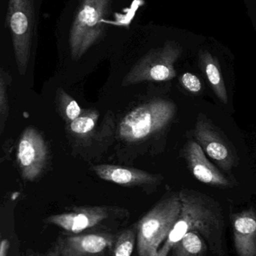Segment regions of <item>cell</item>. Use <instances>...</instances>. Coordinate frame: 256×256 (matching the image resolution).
I'll return each instance as SVG.
<instances>
[{
  "label": "cell",
  "mask_w": 256,
  "mask_h": 256,
  "mask_svg": "<svg viewBox=\"0 0 256 256\" xmlns=\"http://www.w3.org/2000/svg\"><path fill=\"white\" fill-rule=\"evenodd\" d=\"M27 256H35L34 254H30V255H29Z\"/></svg>",
  "instance_id": "7402d4cb"
},
{
  "label": "cell",
  "mask_w": 256,
  "mask_h": 256,
  "mask_svg": "<svg viewBox=\"0 0 256 256\" xmlns=\"http://www.w3.org/2000/svg\"><path fill=\"white\" fill-rule=\"evenodd\" d=\"M175 112V104L165 99H156L140 105L123 118L119 126V135L129 142L145 140L168 126Z\"/></svg>",
  "instance_id": "3957f363"
},
{
  "label": "cell",
  "mask_w": 256,
  "mask_h": 256,
  "mask_svg": "<svg viewBox=\"0 0 256 256\" xmlns=\"http://www.w3.org/2000/svg\"><path fill=\"white\" fill-rule=\"evenodd\" d=\"M198 64L208 80L209 84L216 97L224 104H227L228 102V92L221 73L219 62L208 51L201 50L198 54Z\"/></svg>",
  "instance_id": "7c38bea8"
},
{
  "label": "cell",
  "mask_w": 256,
  "mask_h": 256,
  "mask_svg": "<svg viewBox=\"0 0 256 256\" xmlns=\"http://www.w3.org/2000/svg\"><path fill=\"white\" fill-rule=\"evenodd\" d=\"M98 118L99 114L97 111H88L80 116L76 120L71 122L69 128L73 134L84 136L90 134L94 130Z\"/></svg>",
  "instance_id": "9a60e30c"
},
{
  "label": "cell",
  "mask_w": 256,
  "mask_h": 256,
  "mask_svg": "<svg viewBox=\"0 0 256 256\" xmlns=\"http://www.w3.org/2000/svg\"><path fill=\"white\" fill-rule=\"evenodd\" d=\"M181 212L180 192L170 194L158 202L138 221L137 251L138 256H156Z\"/></svg>",
  "instance_id": "7a4b0ae2"
},
{
  "label": "cell",
  "mask_w": 256,
  "mask_h": 256,
  "mask_svg": "<svg viewBox=\"0 0 256 256\" xmlns=\"http://www.w3.org/2000/svg\"><path fill=\"white\" fill-rule=\"evenodd\" d=\"M10 242L7 238L3 239L0 243V256H8Z\"/></svg>",
  "instance_id": "ffe728a7"
},
{
  "label": "cell",
  "mask_w": 256,
  "mask_h": 256,
  "mask_svg": "<svg viewBox=\"0 0 256 256\" xmlns=\"http://www.w3.org/2000/svg\"><path fill=\"white\" fill-rule=\"evenodd\" d=\"M60 110L63 111L65 116L69 121H73L82 114V109L78 103L74 100L73 98L68 94L64 90L59 88L57 92Z\"/></svg>",
  "instance_id": "2e32d148"
},
{
  "label": "cell",
  "mask_w": 256,
  "mask_h": 256,
  "mask_svg": "<svg viewBox=\"0 0 256 256\" xmlns=\"http://www.w3.org/2000/svg\"><path fill=\"white\" fill-rule=\"evenodd\" d=\"M137 243L136 226L129 227L116 234L111 249V256H132Z\"/></svg>",
  "instance_id": "5bb4252c"
},
{
  "label": "cell",
  "mask_w": 256,
  "mask_h": 256,
  "mask_svg": "<svg viewBox=\"0 0 256 256\" xmlns=\"http://www.w3.org/2000/svg\"><path fill=\"white\" fill-rule=\"evenodd\" d=\"M185 155L189 170L199 182L219 188L231 185L229 180L207 160L204 150L197 142L188 143Z\"/></svg>",
  "instance_id": "9c48e42d"
},
{
  "label": "cell",
  "mask_w": 256,
  "mask_h": 256,
  "mask_svg": "<svg viewBox=\"0 0 256 256\" xmlns=\"http://www.w3.org/2000/svg\"><path fill=\"white\" fill-rule=\"evenodd\" d=\"M42 256H61V255H60V252H59L58 250H57V248H56L55 245H54L46 254H44V255Z\"/></svg>",
  "instance_id": "44dd1931"
},
{
  "label": "cell",
  "mask_w": 256,
  "mask_h": 256,
  "mask_svg": "<svg viewBox=\"0 0 256 256\" xmlns=\"http://www.w3.org/2000/svg\"><path fill=\"white\" fill-rule=\"evenodd\" d=\"M180 82L185 90L193 94L199 93L202 88V85L199 78L196 75L189 72H186L182 74L180 78Z\"/></svg>",
  "instance_id": "d6986e66"
},
{
  "label": "cell",
  "mask_w": 256,
  "mask_h": 256,
  "mask_svg": "<svg viewBox=\"0 0 256 256\" xmlns=\"http://www.w3.org/2000/svg\"><path fill=\"white\" fill-rule=\"evenodd\" d=\"M92 170L102 180L126 186H145L157 184L159 176L144 170L121 166L100 164L93 166Z\"/></svg>",
  "instance_id": "30bf717a"
},
{
  "label": "cell",
  "mask_w": 256,
  "mask_h": 256,
  "mask_svg": "<svg viewBox=\"0 0 256 256\" xmlns=\"http://www.w3.org/2000/svg\"><path fill=\"white\" fill-rule=\"evenodd\" d=\"M195 137L204 152L214 160L222 170L228 172L232 168L235 158L231 147L214 126L204 117H198Z\"/></svg>",
  "instance_id": "ba28073f"
},
{
  "label": "cell",
  "mask_w": 256,
  "mask_h": 256,
  "mask_svg": "<svg viewBox=\"0 0 256 256\" xmlns=\"http://www.w3.org/2000/svg\"><path fill=\"white\" fill-rule=\"evenodd\" d=\"M115 236L108 230L67 234L59 237L54 245L61 256H105L111 251Z\"/></svg>",
  "instance_id": "52a82bcc"
},
{
  "label": "cell",
  "mask_w": 256,
  "mask_h": 256,
  "mask_svg": "<svg viewBox=\"0 0 256 256\" xmlns=\"http://www.w3.org/2000/svg\"><path fill=\"white\" fill-rule=\"evenodd\" d=\"M179 192L181 200L180 216L156 256H168L173 246L191 232L201 236L213 254L223 255L224 219L219 203L192 190L183 189Z\"/></svg>",
  "instance_id": "6da1fadb"
},
{
  "label": "cell",
  "mask_w": 256,
  "mask_h": 256,
  "mask_svg": "<svg viewBox=\"0 0 256 256\" xmlns=\"http://www.w3.org/2000/svg\"><path fill=\"white\" fill-rule=\"evenodd\" d=\"M11 27L14 36H16L18 39L15 42V52L19 50L21 46V40L23 36L27 33L29 28L28 19L27 15L21 12H15L11 16Z\"/></svg>",
  "instance_id": "ac0fdd59"
},
{
  "label": "cell",
  "mask_w": 256,
  "mask_h": 256,
  "mask_svg": "<svg viewBox=\"0 0 256 256\" xmlns=\"http://www.w3.org/2000/svg\"><path fill=\"white\" fill-rule=\"evenodd\" d=\"M196 232L186 234L171 250V256H204L207 250L205 240Z\"/></svg>",
  "instance_id": "4fadbf2b"
},
{
  "label": "cell",
  "mask_w": 256,
  "mask_h": 256,
  "mask_svg": "<svg viewBox=\"0 0 256 256\" xmlns=\"http://www.w3.org/2000/svg\"><path fill=\"white\" fill-rule=\"evenodd\" d=\"M181 52L180 45L174 42L166 44L138 62L123 78L122 84L123 86H129L147 81L171 80L177 74L174 64Z\"/></svg>",
  "instance_id": "5b68a950"
},
{
  "label": "cell",
  "mask_w": 256,
  "mask_h": 256,
  "mask_svg": "<svg viewBox=\"0 0 256 256\" xmlns=\"http://www.w3.org/2000/svg\"><path fill=\"white\" fill-rule=\"evenodd\" d=\"M129 216V212L122 208L114 206H81L72 210L51 215L44 222L64 230L68 234H81L96 231L104 224Z\"/></svg>",
  "instance_id": "277c9868"
},
{
  "label": "cell",
  "mask_w": 256,
  "mask_h": 256,
  "mask_svg": "<svg viewBox=\"0 0 256 256\" xmlns=\"http://www.w3.org/2000/svg\"><path fill=\"white\" fill-rule=\"evenodd\" d=\"M234 246L238 256H256V212L243 210L233 216Z\"/></svg>",
  "instance_id": "8fae6325"
},
{
  "label": "cell",
  "mask_w": 256,
  "mask_h": 256,
  "mask_svg": "<svg viewBox=\"0 0 256 256\" xmlns=\"http://www.w3.org/2000/svg\"><path fill=\"white\" fill-rule=\"evenodd\" d=\"M48 160V149L45 138L37 129L26 128L20 138L18 162L22 177L34 182L45 170Z\"/></svg>",
  "instance_id": "8992f818"
},
{
  "label": "cell",
  "mask_w": 256,
  "mask_h": 256,
  "mask_svg": "<svg viewBox=\"0 0 256 256\" xmlns=\"http://www.w3.org/2000/svg\"><path fill=\"white\" fill-rule=\"evenodd\" d=\"M9 76L1 69L0 74V134H3L7 122L9 114V98H8V86Z\"/></svg>",
  "instance_id": "e0dca14e"
}]
</instances>
